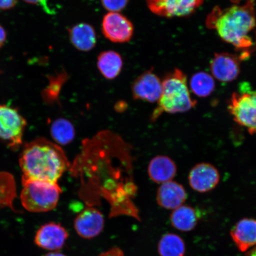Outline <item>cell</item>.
<instances>
[{
    "mask_svg": "<svg viewBox=\"0 0 256 256\" xmlns=\"http://www.w3.org/2000/svg\"><path fill=\"white\" fill-rule=\"evenodd\" d=\"M188 183L193 190L206 193L215 188L220 180L217 168L210 163H200L191 169L188 177Z\"/></svg>",
    "mask_w": 256,
    "mask_h": 256,
    "instance_id": "9c48e42d",
    "label": "cell"
},
{
    "mask_svg": "<svg viewBox=\"0 0 256 256\" xmlns=\"http://www.w3.org/2000/svg\"><path fill=\"white\" fill-rule=\"evenodd\" d=\"M50 134L58 145L66 146L75 138V128L68 120L60 118L54 121L50 127Z\"/></svg>",
    "mask_w": 256,
    "mask_h": 256,
    "instance_id": "44dd1931",
    "label": "cell"
},
{
    "mask_svg": "<svg viewBox=\"0 0 256 256\" xmlns=\"http://www.w3.org/2000/svg\"><path fill=\"white\" fill-rule=\"evenodd\" d=\"M104 220L102 214L94 208L89 207L78 214L74 220L76 233L86 239L98 236L104 228Z\"/></svg>",
    "mask_w": 256,
    "mask_h": 256,
    "instance_id": "7c38bea8",
    "label": "cell"
},
{
    "mask_svg": "<svg viewBox=\"0 0 256 256\" xmlns=\"http://www.w3.org/2000/svg\"><path fill=\"white\" fill-rule=\"evenodd\" d=\"M67 74L62 72L56 76H52L50 79V84L46 90L44 91V97L47 102H55L58 100L60 90L64 82L66 81Z\"/></svg>",
    "mask_w": 256,
    "mask_h": 256,
    "instance_id": "603a6c76",
    "label": "cell"
},
{
    "mask_svg": "<svg viewBox=\"0 0 256 256\" xmlns=\"http://www.w3.org/2000/svg\"><path fill=\"white\" fill-rule=\"evenodd\" d=\"M44 256H66L65 254H62L58 252H48V254L44 255Z\"/></svg>",
    "mask_w": 256,
    "mask_h": 256,
    "instance_id": "f546056e",
    "label": "cell"
},
{
    "mask_svg": "<svg viewBox=\"0 0 256 256\" xmlns=\"http://www.w3.org/2000/svg\"><path fill=\"white\" fill-rule=\"evenodd\" d=\"M18 2V0H0V10H7L14 8Z\"/></svg>",
    "mask_w": 256,
    "mask_h": 256,
    "instance_id": "d4e9b609",
    "label": "cell"
},
{
    "mask_svg": "<svg viewBox=\"0 0 256 256\" xmlns=\"http://www.w3.org/2000/svg\"><path fill=\"white\" fill-rule=\"evenodd\" d=\"M188 194L180 184L172 180L162 184L156 193V201L164 209L174 210L183 206Z\"/></svg>",
    "mask_w": 256,
    "mask_h": 256,
    "instance_id": "5bb4252c",
    "label": "cell"
},
{
    "mask_svg": "<svg viewBox=\"0 0 256 256\" xmlns=\"http://www.w3.org/2000/svg\"><path fill=\"white\" fill-rule=\"evenodd\" d=\"M231 1H232V2L238 3V2H240V0H231Z\"/></svg>",
    "mask_w": 256,
    "mask_h": 256,
    "instance_id": "4dcf8cb0",
    "label": "cell"
},
{
    "mask_svg": "<svg viewBox=\"0 0 256 256\" xmlns=\"http://www.w3.org/2000/svg\"><path fill=\"white\" fill-rule=\"evenodd\" d=\"M230 234L240 252H248L256 246V220L246 218L240 220Z\"/></svg>",
    "mask_w": 256,
    "mask_h": 256,
    "instance_id": "9a60e30c",
    "label": "cell"
},
{
    "mask_svg": "<svg viewBox=\"0 0 256 256\" xmlns=\"http://www.w3.org/2000/svg\"><path fill=\"white\" fill-rule=\"evenodd\" d=\"M133 98L154 103L158 102L162 92V82L151 70L138 76L132 86Z\"/></svg>",
    "mask_w": 256,
    "mask_h": 256,
    "instance_id": "30bf717a",
    "label": "cell"
},
{
    "mask_svg": "<svg viewBox=\"0 0 256 256\" xmlns=\"http://www.w3.org/2000/svg\"><path fill=\"white\" fill-rule=\"evenodd\" d=\"M6 38H7L6 32L4 28H3L2 25H0V48L4 46Z\"/></svg>",
    "mask_w": 256,
    "mask_h": 256,
    "instance_id": "83f0119b",
    "label": "cell"
},
{
    "mask_svg": "<svg viewBox=\"0 0 256 256\" xmlns=\"http://www.w3.org/2000/svg\"><path fill=\"white\" fill-rule=\"evenodd\" d=\"M129 0H101L104 8L110 12H119L126 7Z\"/></svg>",
    "mask_w": 256,
    "mask_h": 256,
    "instance_id": "cb8c5ba5",
    "label": "cell"
},
{
    "mask_svg": "<svg viewBox=\"0 0 256 256\" xmlns=\"http://www.w3.org/2000/svg\"><path fill=\"white\" fill-rule=\"evenodd\" d=\"M22 180L57 183L70 162L59 145L44 138L25 144L19 158Z\"/></svg>",
    "mask_w": 256,
    "mask_h": 256,
    "instance_id": "6da1fadb",
    "label": "cell"
},
{
    "mask_svg": "<svg viewBox=\"0 0 256 256\" xmlns=\"http://www.w3.org/2000/svg\"><path fill=\"white\" fill-rule=\"evenodd\" d=\"M22 206L30 212H46L56 208L62 188L57 183L22 180Z\"/></svg>",
    "mask_w": 256,
    "mask_h": 256,
    "instance_id": "277c9868",
    "label": "cell"
},
{
    "mask_svg": "<svg viewBox=\"0 0 256 256\" xmlns=\"http://www.w3.org/2000/svg\"><path fill=\"white\" fill-rule=\"evenodd\" d=\"M198 212L194 208L182 206L172 211L170 222L172 226L179 231L188 232L193 230L198 223Z\"/></svg>",
    "mask_w": 256,
    "mask_h": 256,
    "instance_id": "d6986e66",
    "label": "cell"
},
{
    "mask_svg": "<svg viewBox=\"0 0 256 256\" xmlns=\"http://www.w3.org/2000/svg\"><path fill=\"white\" fill-rule=\"evenodd\" d=\"M176 174L177 166L174 160L168 156H155L149 163V177L156 184H162L172 180Z\"/></svg>",
    "mask_w": 256,
    "mask_h": 256,
    "instance_id": "2e32d148",
    "label": "cell"
},
{
    "mask_svg": "<svg viewBox=\"0 0 256 256\" xmlns=\"http://www.w3.org/2000/svg\"><path fill=\"white\" fill-rule=\"evenodd\" d=\"M97 65L104 78L114 80L120 75L122 69V58L115 51H104L98 56Z\"/></svg>",
    "mask_w": 256,
    "mask_h": 256,
    "instance_id": "ac0fdd59",
    "label": "cell"
},
{
    "mask_svg": "<svg viewBox=\"0 0 256 256\" xmlns=\"http://www.w3.org/2000/svg\"><path fill=\"white\" fill-rule=\"evenodd\" d=\"M99 256H124V252L118 248H112L110 250L102 252Z\"/></svg>",
    "mask_w": 256,
    "mask_h": 256,
    "instance_id": "484cf974",
    "label": "cell"
},
{
    "mask_svg": "<svg viewBox=\"0 0 256 256\" xmlns=\"http://www.w3.org/2000/svg\"><path fill=\"white\" fill-rule=\"evenodd\" d=\"M210 71L213 78L220 82H232L240 72L239 58L229 53L216 54L211 60Z\"/></svg>",
    "mask_w": 256,
    "mask_h": 256,
    "instance_id": "4fadbf2b",
    "label": "cell"
},
{
    "mask_svg": "<svg viewBox=\"0 0 256 256\" xmlns=\"http://www.w3.org/2000/svg\"><path fill=\"white\" fill-rule=\"evenodd\" d=\"M254 7V0H248L244 5L224 10L217 8L208 16L206 24L238 50L251 47L252 42L249 34L256 24Z\"/></svg>",
    "mask_w": 256,
    "mask_h": 256,
    "instance_id": "7a4b0ae2",
    "label": "cell"
},
{
    "mask_svg": "<svg viewBox=\"0 0 256 256\" xmlns=\"http://www.w3.org/2000/svg\"><path fill=\"white\" fill-rule=\"evenodd\" d=\"M196 105V102L190 94L186 76L181 70L176 69L162 82V95L152 120H156L164 112L170 114L184 113Z\"/></svg>",
    "mask_w": 256,
    "mask_h": 256,
    "instance_id": "3957f363",
    "label": "cell"
},
{
    "mask_svg": "<svg viewBox=\"0 0 256 256\" xmlns=\"http://www.w3.org/2000/svg\"><path fill=\"white\" fill-rule=\"evenodd\" d=\"M69 38L72 46L82 52L94 49L97 42L94 28L88 24H79L69 30Z\"/></svg>",
    "mask_w": 256,
    "mask_h": 256,
    "instance_id": "e0dca14e",
    "label": "cell"
},
{
    "mask_svg": "<svg viewBox=\"0 0 256 256\" xmlns=\"http://www.w3.org/2000/svg\"><path fill=\"white\" fill-rule=\"evenodd\" d=\"M158 252L160 256H184L186 252L184 240L174 234H166L160 240Z\"/></svg>",
    "mask_w": 256,
    "mask_h": 256,
    "instance_id": "ffe728a7",
    "label": "cell"
},
{
    "mask_svg": "<svg viewBox=\"0 0 256 256\" xmlns=\"http://www.w3.org/2000/svg\"><path fill=\"white\" fill-rule=\"evenodd\" d=\"M228 110L236 124L252 135L256 133V90H251L247 84L242 85L239 92L232 94Z\"/></svg>",
    "mask_w": 256,
    "mask_h": 256,
    "instance_id": "5b68a950",
    "label": "cell"
},
{
    "mask_svg": "<svg viewBox=\"0 0 256 256\" xmlns=\"http://www.w3.org/2000/svg\"><path fill=\"white\" fill-rule=\"evenodd\" d=\"M68 236V232L60 224L47 223L38 230L34 243L42 248L56 252L63 248Z\"/></svg>",
    "mask_w": 256,
    "mask_h": 256,
    "instance_id": "8fae6325",
    "label": "cell"
},
{
    "mask_svg": "<svg viewBox=\"0 0 256 256\" xmlns=\"http://www.w3.org/2000/svg\"><path fill=\"white\" fill-rule=\"evenodd\" d=\"M244 256H256V246L246 252Z\"/></svg>",
    "mask_w": 256,
    "mask_h": 256,
    "instance_id": "f1b7e54d",
    "label": "cell"
},
{
    "mask_svg": "<svg viewBox=\"0 0 256 256\" xmlns=\"http://www.w3.org/2000/svg\"><path fill=\"white\" fill-rule=\"evenodd\" d=\"M190 85L192 92L200 98L210 95L216 88L213 76L203 72L195 73L190 78Z\"/></svg>",
    "mask_w": 256,
    "mask_h": 256,
    "instance_id": "7402d4cb",
    "label": "cell"
},
{
    "mask_svg": "<svg viewBox=\"0 0 256 256\" xmlns=\"http://www.w3.org/2000/svg\"><path fill=\"white\" fill-rule=\"evenodd\" d=\"M24 1L28 4L40 6L46 12H50V9L47 5V0H24Z\"/></svg>",
    "mask_w": 256,
    "mask_h": 256,
    "instance_id": "4316f807",
    "label": "cell"
},
{
    "mask_svg": "<svg viewBox=\"0 0 256 256\" xmlns=\"http://www.w3.org/2000/svg\"><path fill=\"white\" fill-rule=\"evenodd\" d=\"M26 126V120L17 110L0 104V140L10 148L16 151L21 146Z\"/></svg>",
    "mask_w": 256,
    "mask_h": 256,
    "instance_id": "8992f818",
    "label": "cell"
},
{
    "mask_svg": "<svg viewBox=\"0 0 256 256\" xmlns=\"http://www.w3.org/2000/svg\"><path fill=\"white\" fill-rule=\"evenodd\" d=\"M102 30L106 38L114 43H126L133 36L134 26L120 12H110L104 16Z\"/></svg>",
    "mask_w": 256,
    "mask_h": 256,
    "instance_id": "52a82bcc",
    "label": "cell"
},
{
    "mask_svg": "<svg viewBox=\"0 0 256 256\" xmlns=\"http://www.w3.org/2000/svg\"><path fill=\"white\" fill-rule=\"evenodd\" d=\"M204 2V0H146L147 6L154 14L168 18L190 16Z\"/></svg>",
    "mask_w": 256,
    "mask_h": 256,
    "instance_id": "ba28073f",
    "label": "cell"
}]
</instances>
